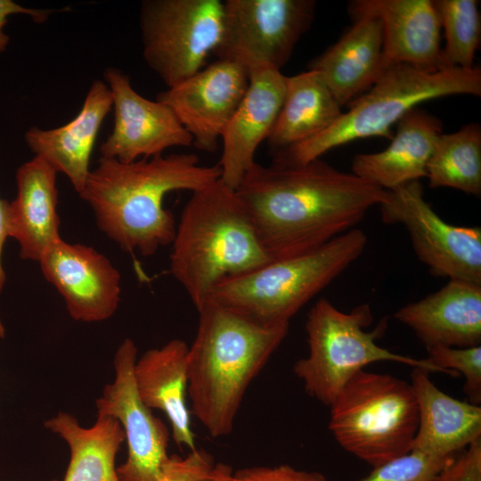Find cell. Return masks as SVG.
Here are the masks:
<instances>
[{
  "mask_svg": "<svg viewBox=\"0 0 481 481\" xmlns=\"http://www.w3.org/2000/svg\"><path fill=\"white\" fill-rule=\"evenodd\" d=\"M381 220L408 231L419 260L436 277L481 284V228L446 223L426 201L420 181L387 191Z\"/></svg>",
  "mask_w": 481,
  "mask_h": 481,
  "instance_id": "cell-11",
  "label": "cell"
},
{
  "mask_svg": "<svg viewBox=\"0 0 481 481\" xmlns=\"http://www.w3.org/2000/svg\"><path fill=\"white\" fill-rule=\"evenodd\" d=\"M216 469L213 456L196 448L184 458L175 454L169 456L157 481H208Z\"/></svg>",
  "mask_w": 481,
  "mask_h": 481,
  "instance_id": "cell-31",
  "label": "cell"
},
{
  "mask_svg": "<svg viewBox=\"0 0 481 481\" xmlns=\"http://www.w3.org/2000/svg\"><path fill=\"white\" fill-rule=\"evenodd\" d=\"M45 427L61 437L70 450L63 481H118L116 455L125 441L119 422L97 415L90 428H83L73 415L60 412Z\"/></svg>",
  "mask_w": 481,
  "mask_h": 481,
  "instance_id": "cell-26",
  "label": "cell"
},
{
  "mask_svg": "<svg viewBox=\"0 0 481 481\" xmlns=\"http://www.w3.org/2000/svg\"><path fill=\"white\" fill-rule=\"evenodd\" d=\"M426 348L471 347L481 343V284L449 280L441 289L397 310Z\"/></svg>",
  "mask_w": 481,
  "mask_h": 481,
  "instance_id": "cell-18",
  "label": "cell"
},
{
  "mask_svg": "<svg viewBox=\"0 0 481 481\" xmlns=\"http://www.w3.org/2000/svg\"><path fill=\"white\" fill-rule=\"evenodd\" d=\"M428 360L442 372L452 376L463 375L464 392L470 404H481V346L426 348Z\"/></svg>",
  "mask_w": 481,
  "mask_h": 481,
  "instance_id": "cell-29",
  "label": "cell"
},
{
  "mask_svg": "<svg viewBox=\"0 0 481 481\" xmlns=\"http://www.w3.org/2000/svg\"><path fill=\"white\" fill-rule=\"evenodd\" d=\"M431 188L449 187L481 195V126L471 123L460 130L442 133L427 166Z\"/></svg>",
  "mask_w": 481,
  "mask_h": 481,
  "instance_id": "cell-27",
  "label": "cell"
},
{
  "mask_svg": "<svg viewBox=\"0 0 481 481\" xmlns=\"http://www.w3.org/2000/svg\"><path fill=\"white\" fill-rule=\"evenodd\" d=\"M104 78L111 94L114 126L100 147L102 158L130 163L192 144V135L173 110L139 94L120 69H106Z\"/></svg>",
  "mask_w": 481,
  "mask_h": 481,
  "instance_id": "cell-13",
  "label": "cell"
},
{
  "mask_svg": "<svg viewBox=\"0 0 481 481\" xmlns=\"http://www.w3.org/2000/svg\"><path fill=\"white\" fill-rule=\"evenodd\" d=\"M4 333V327H3V325L1 324V322H0V336L3 337Z\"/></svg>",
  "mask_w": 481,
  "mask_h": 481,
  "instance_id": "cell-36",
  "label": "cell"
},
{
  "mask_svg": "<svg viewBox=\"0 0 481 481\" xmlns=\"http://www.w3.org/2000/svg\"><path fill=\"white\" fill-rule=\"evenodd\" d=\"M313 0H226L217 59L280 70L314 18Z\"/></svg>",
  "mask_w": 481,
  "mask_h": 481,
  "instance_id": "cell-10",
  "label": "cell"
},
{
  "mask_svg": "<svg viewBox=\"0 0 481 481\" xmlns=\"http://www.w3.org/2000/svg\"><path fill=\"white\" fill-rule=\"evenodd\" d=\"M353 25L308 69L319 72L341 107L365 93L383 72V31L371 14L351 16Z\"/></svg>",
  "mask_w": 481,
  "mask_h": 481,
  "instance_id": "cell-22",
  "label": "cell"
},
{
  "mask_svg": "<svg viewBox=\"0 0 481 481\" xmlns=\"http://www.w3.org/2000/svg\"><path fill=\"white\" fill-rule=\"evenodd\" d=\"M220 177L217 164L200 165L191 153L130 163L101 157L79 196L91 207L101 231L124 251L150 257L171 244L175 233L174 216L163 206L165 196L174 191L193 192Z\"/></svg>",
  "mask_w": 481,
  "mask_h": 481,
  "instance_id": "cell-2",
  "label": "cell"
},
{
  "mask_svg": "<svg viewBox=\"0 0 481 481\" xmlns=\"http://www.w3.org/2000/svg\"><path fill=\"white\" fill-rule=\"evenodd\" d=\"M444 33L443 61L447 68H473L481 37V17L477 0L435 1Z\"/></svg>",
  "mask_w": 481,
  "mask_h": 481,
  "instance_id": "cell-28",
  "label": "cell"
},
{
  "mask_svg": "<svg viewBox=\"0 0 481 481\" xmlns=\"http://www.w3.org/2000/svg\"><path fill=\"white\" fill-rule=\"evenodd\" d=\"M428 371L412 368L411 387L419 413L412 450L438 458H453L481 439V407L440 390Z\"/></svg>",
  "mask_w": 481,
  "mask_h": 481,
  "instance_id": "cell-21",
  "label": "cell"
},
{
  "mask_svg": "<svg viewBox=\"0 0 481 481\" xmlns=\"http://www.w3.org/2000/svg\"><path fill=\"white\" fill-rule=\"evenodd\" d=\"M38 263L45 280L62 296L72 319L102 322L118 309L120 273L94 248L60 238L45 250Z\"/></svg>",
  "mask_w": 481,
  "mask_h": 481,
  "instance_id": "cell-15",
  "label": "cell"
},
{
  "mask_svg": "<svg viewBox=\"0 0 481 481\" xmlns=\"http://www.w3.org/2000/svg\"><path fill=\"white\" fill-rule=\"evenodd\" d=\"M225 481H328L316 471L297 469L289 465L274 467L254 466L240 469L228 476Z\"/></svg>",
  "mask_w": 481,
  "mask_h": 481,
  "instance_id": "cell-32",
  "label": "cell"
},
{
  "mask_svg": "<svg viewBox=\"0 0 481 481\" xmlns=\"http://www.w3.org/2000/svg\"><path fill=\"white\" fill-rule=\"evenodd\" d=\"M112 107L110 91L105 82L94 80L78 114L57 128L31 127L25 134L29 149L69 180L78 193L90 172L92 151L100 127Z\"/></svg>",
  "mask_w": 481,
  "mask_h": 481,
  "instance_id": "cell-20",
  "label": "cell"
},
{
  "mask_svg": "<svg viewBox=\"0 0 481 481\" xmlns=\"http://www.w3.org/2000/svg\"><path fill=\"white\" fill-rule=\"evenodd\" d=\"M188 349L185 341L175 338L146 351L135 362L134 378L142 401L167 415L174 441L192 451L195 439L186 403Z\"/></svg>",
  "mask_w": 481,
  "mask_h": 481,
  "instance_id": "cell-24",
  "label": "cell"
},
{
  "mask_svg": "<svg viewBox=\"0 0 481 481\" xmlns=\"http://www.w3.org/2000/svg\"><path fill=\"white\" fill-rule=\"evenodd\" d=\"M57 173L36 155L17 169V196L9 202V236L18 241L23 259L38 262L45 250L61 238Z\"/></svg>",
  "mask_w": 481,
  "mask_h": 481,
  "instance_id": "cell-23",
  "label": "cell"
},
{
  "mask_svg": "<svg viewBox=\"0 0 481 481\" xmlns=\"http://www.w3.org/2000/svg\"><path fill=\"white\" fill-rule=\"evenodd\" d=\"M453 458H438L411 450L374 467L359 481H435Z\"/></svg>",
  "mask_w": 481,
  "mask_h": 481,
  "instance_id": "cell-30",
  "label": "cell"
},
{
  "mask_svg": "<svg viewBox=\"0 0 481 481\" xmlns=\"http://www.w3.org/2000/svg\"><path fill=\"white\" fill-rule=\"evenodd\" d=\"M198 311L188 349L192 413L213 437L229 435L244 395L288 334L289 323L266 325L208 300Z\"/></svg>",
  "mask_w": 481,
  "mask_h": 481,
  "instance_id": "cell-3",
  "label": "cell"
},
{
  "mask_svg": "<svg viewBox=\"0 0 481 481\" xmlns=\"http://www.w3.org/2000/svg\"><path fill=\"white\" fill-rule=\"evenodd\" d=\"M342 113L319 72L308 69L287 77L283 103L267 143L273 151L297 145L328 129Z\"/></svg>",
  "mask_w": 481,
  "mask_h": 481,
  "instance_id": "cell-25",
  "label": "cell"
},
{
  "mask_svg": "<svg viewBox=\"0 0 481 481\" xmlns=\"http://www.w3.org/2000/svg\"><path fill=\"white\" fill-rule=\"evenodd\" d=\"M171 244L170 272L196 310L222 280L272 260L236 190L221 179L192 192Z\"/></svg>",
  "mask_w": 481,
  "mask_h": 481,
  "instance_id": "cell-4",
  "label": "cell"
},
{
  "mask_svg": "<svg viewBox=\"0 0 481 481\" xmlns=\"http://www.w3.org/2000/svg\"><path fill=\"white\" fill-rule=\"evenodd\" d=\"M235 190L271 259L309 252L354 229L387 194L321 159L300 165L255 162Z\"/></svg>",
  "mask_w": 481,
  "mask_h": 481,
  "instance_id": "cell-1",
  "label": "cell"
},
{
  "mask_svg": "<svg viewBox=\"0 0 481 481\" xmlns=\"http://www.w3.org/2000/svg\"><path fill=\"white\" fill-rule=\"evenodd\" d=\"M53 10H40L24 7L12 0H0V53L8 45L9 37L4 33V28L8 21V17L12 14H27L37 23L45 22Z\"/></svg>",
  "mask_w": 481,
  "mask_h": 481,
  "instance_id": "cell-34",
  "label": "cell"
},
{
  "mask_svg": "<svg viewBox=\"0 0 481 481\" xmlns=\"http://www.w3.org/2000/svg\"><path fill=\"white\" fill-rule=\"evenodd\" d=\"M435 481H481V439L455 456Z\"/></svg>",
  "mask_w": 481,
  "mask_h": 481,
  "instance_id": "cell-33",
  "label": "cell"
},
{
  "mask_svg": "<svg viewBox=\"0 0 481 481\" xmlns=\"http://www.w3.org/2000/svg\"><path fill=\"white\" fill-rule=\"evenodd\" d=\"M351 16L378 17L383 31V69L391 65L438 70L445 69L441 46V23L432 0H356Z\"/></svg>",
  "mask_w": 481,
  "mask_h": 481,
  "instance_id": "cell-16",
  "label": "cell"
},
{
  "mask_svg": "<svg viewBox=\"0 0 481 481\" xmlns=\"http://www.w3.org/2000/svg\"><path fill=\"white\" fill-rule=\"evenodd\" d=\"M481 95V69L427 70L404 64L385 69L375 83L348 104L328 129L297 145L276 151L273 163L300 165L331 149L368 137L391 139V127L420 103L440 97Z\"/></svg>",
  "mask_w": 481,
  "mask_h": 481,
  "instance_id": "cell-5",
  "label": "cell"
},
{
  "mask_svg": "<svg viewBox=\"0 0 481 481\" xmlns=\"http://www.w3.org/2000/svg\"><path fill=\"white\" fill-rule=\"evenodd\" d=\"M9 202L0 198V292L5 283V273L2 265V252L6 238L9 236Z\"/></svg>",
  "mask_w": 481,
  "mask_h": 481,
  "instance_id": "cell-35",
  "label": "cell"
},
{
  "mask_svg": "<svg viewBox=\"0 0 481 481\" xmlns=\"http://www.w3.org/2000/svg\"><path fill=\"white\" fill-rule=\"evenodd\" d=\"M220 0H145L140 9L143 55L167 88L206 65L223 30Z\"/></svg>",
  "mask_w": 481,
  "mask_h": 481,
  "instance_id": "cell-9",
  "label": "cell"
},
{
  "mask_svg": "<svg viewBox=\"0 0 481 481\" xmlns=\"http://www.w3.org/2000/svg\"><path fill=\"white\" fill-rule=\"evenodd\" d=\"M247 92L225 127L217 163L220 179L236 189L256 162L259 144L267 140L283 103L287 77L281 70L257 68L249 71Z\"/></svg>",
  "mask_w": 481,
  "mask_h": 481,
  "instance_id": "cell-17",
  "label": "cell"
},
{
  "mask_svg": "<svg viewBox=\"0 0 481 481\" xmlns=\"http://www.w3.org/2000/svg\"><path fill=\"white\" fill-rule=\"evenodd\" d=\"M366 243L365 233L354 228L309 252L272 259L227 277L216 284L208 300L266 325L289 323L308 301L362 255Z\"/></svg>",
  "mask_w": 481,
  "mask_h": 481,
  "instance_id": "cell-6",
  "label": "cell"
},
{
  "mask_svg": "<svg viewBox=\"0 0 481 481\" xmlns=\"http://www.w3.org/2000/svg\"><path fill=\"white\" fill-rule=\"evenodd\" d=\"M329 407L336 441L372 468L412 450L419 413L410 383L362 370Z\"/></svg>",
  "mask_w": 481,
  "mask_h": 481,
  "instance_id": "cell-7",
  "label": "cell"
},
{
  "mask_svg": "<svg viewBox=\"0 0 481 481\" xmlns=\"http://www.w3.org/2000/svg\"><path fill=\"white\" fill-rule=\"evenodd\" d=\"M442 128L437 118L416 107L396 123V131L385 150L354 157L352 173L386 191L420 181L427 175L428 162Z\"/></svg>",
  "mask_w": 481,
  "mask_h": 481,
  "instance_id": "cell-19",
  "label": "cell"
},
{
  "mask_svg": "<svg viewBox=\"0 0 481 481\" xmlns=\"http://www.w3.org/2000/svg\"><path fill=\"white\" fill-rule=\"evenodd\" d=\"M371 320L367 305L346 313L329 300L320 298L311 307L306 322L309 353L293 366L295 375L310 396L330 406L355 374L366 365L380 361L442 372L428 359L398 355L379 346L375 340L386 324L367 331L364 328Z\"/></svg>",
  "mask_w": 481,
  "mask_h": 481,
  "instance_id": "cell-8",
  "label": "cell"
},
{
  "mask_svg": "<svg viewBox=\"0 0 481 481\" xmlns=\"http://www.w3.org/2000/svg\"><path fill=\"white\" fill-rule=\"evenodd\" d=\"M249 83V72L242 65L217 59L180 84L161 92L157 101L173 110L192 135L195 148L214 152Z\"/></svg>",
  "mask_w": 481,
  "mask_h": 481,
  "instance_id": "cell-14",
  "label": "cell"
},
{
  "mask_svg": "<svg viewBox=\"0 0 481 481\" xmlns=\"http://www.w3.org/2000/svg\"><path fill=\"white\" fill-rule=\"evenodd\" d=\"M137 347L126 338L114 356L115 378L96 399L97 415L117 420L127 443V459L117 469L118 481H157L169 459V432L140 398L134 368Z\"/></svg>",
  "mask_w": 481,
  "mask_h": 481,
  "instance_id": "cell-12",
  "label": "cell"
},
{
  "mask_svg": "<svg viewBox=\"0 0 481 481\" xmlns=\"http://www.w3.org/2000/svg\"><path fill=\"white\" fill-rule=\"evenodd\" d=\"M52 481H57V480H52Z\"/></svg>",
  "mask_w": 481,
  "mask_h": 481,
  "instance_id": "cell-37",
  "label": "cell"
}]
</instances>
